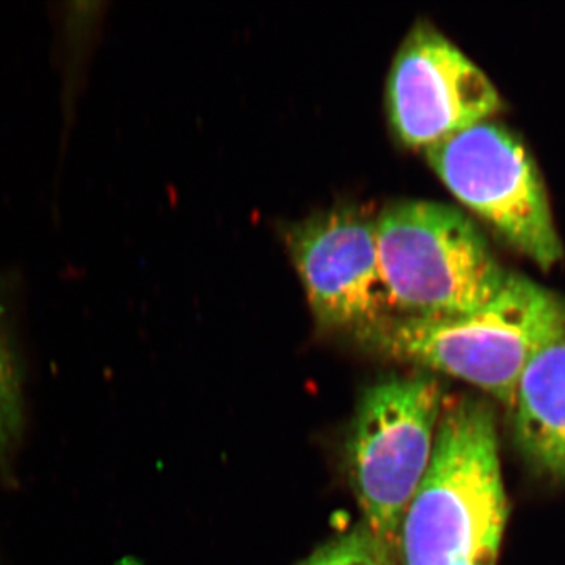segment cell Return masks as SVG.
<instances>
[{"mask_svg": "<svg viewBox=\"0 0 565 565\" xmlns=\"http://www.w3.org/2000/svg\"><path fill=\"white\" fill-rule=\"evenodd\" d=\"M505 520L492 407L462 397L446 405L429 468L405 512L404 565H497Z\"/></svg>", "mask_w": 565, "mask_h": 565, "instance_id": "obj_1", "label": "cell"}, {"mask_svg": "<svg viewBox=\"0 0 565 565\" xmlns=\"http://www.w3.org/2000/svg\"><path fill=\"white\" fill-rule=\"evenodd\" d=\"M362 333L393 359L452 375L512 407L527 364L565 340V299L509 274L501 291L470 313L388 315Z\"/></svg>", "mask_w": 565, "mask_h": 565, "instance_id": "obj_2", "label": "cell"}, {"mask_svg": "<svg viewBox=\"0 0 565 565\" xmlns=\"http://www.w3.org/2000/svg\"><path fill=\"white\" fill-rule=\"evenodd\" d=\"M375 230L390 311L470 313L489 303L508 278L475 223L446 204L394 203L377 214Z\"/></svg>", "mask_w": 565, "mask_h": 565, "instance_id": "obj_3", "label": "cell"}, {"mask_svg": "<svg viewBox=\"0 0 565 565\" xmlns=\"http://www.w3.org/2000/svg\"><path fill=\"white\" fill-rule=\"evenodd\" d=\"M441 386L429 375L386 379L360 401L349 437V470L364 527L392 559L405 512L433 459Z\"/></svg>", "mask_w": 565, "mask_h": 565, "instance_id": "obj_4", "label": "cell"}, {"mask_svg": "<svg viewBox=\"0 0 565 565\" xmlns=\"http://www.w3.org/2000/svg\"><path fill=\"white\" fill-rule=\"evenodd\" d=\"M426 156L456 199L539 266L548 269L563 258L544 182L514 132L478 122L430 145Z\"/></svg>", "mask_w": 565, "mask_h": 565, "instance_id": "obj_5", "label": "cell"}, {"mask_svg": "<svg viewBox=\"0 0 565 565\" xmlns=\"http://www.w3.org/2000/svg\"><path fill=\"white\" fill-rule=\"evenodd\" d=\"M394 136L411 148H429L487 121L501 98L484 71L429 24L405 36L386 84Z\"/></svg>", "mask_w": 565, "mask_h": 565, "instance_id": "obj_6", "label": "cell"}, {"mask_svg": "<svg viewBox=\"0 0 565 565\" xmlns=\"http://www.w3.org/2000/svg\"><path fill=\"white\" fill-rule=\"evenodd\" d=\"M375 217L360 207H338L289 232L294 266L322 326L362 332L388 316Z\"/></svg>", "mask_w": 565, "mask_h": 565, "instance_id": "obj_7", "label": "cell"}, {"mask_svg": "<svg viewBox=\"0 0 565 565\" xmlns=\"http://www.w3.org/2000/svg\"><path fill=\"white\" fill-rule=\"evenodd\" d=\"M515 438L537 473L565 481V340L527 364L516 386Z\"/></svg>", "mask_w": 565, "mask_h": 565, "instance_id": "obj_8", "label": "cell"}, {"mask_svg": "<svg viewBox=\"0 0 565 565\" xmlns=\"http://www.w3.org/2000/svg\"><path fill=\"white\" fill-rule=\"evenodd\" d=\"M392 556L366 527L340 535L315 553L302 565H392Z\"/></svg>", "mask_w": 565, "mask_h": 565, "instance_id": "obj_9", "label": "cell"}, {"mask_svg": "<svg viewBox=\"0 0 565 565\" xmlns=\"http://www.w3.org/2000/svg\"><path fill=\"white\" fill-rule=\"evenodd\" d=\"M20 388L10 352L0 344V446L9 444L21 419Z\"/></svg>", "mask_w": 565, "mask_h": 565, "instance_id": "obj_10", "label": "cell"}, {"mask_svg": "<svg viewBox=\"0 0 565 565\" xmlns=\"http://www.w3.org/2000/svg\"><path fill=\"white\" fill-rule=\"evenodd\" d=\"M0 313H2V308H0Z\"/></svg>", "mask_w": 565, "mask_h": 565, "instance_id": "obj_11", "label": "cell"}]
</instances>
